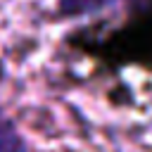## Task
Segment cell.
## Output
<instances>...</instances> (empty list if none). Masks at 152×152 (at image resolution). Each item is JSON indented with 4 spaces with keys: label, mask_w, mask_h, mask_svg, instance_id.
<instances>
[{
    "label": "cell",
    "mask_w": 152,
    "mask_h": 152,
    "mask_svg": "<svg viewBox=\"0 0 152 152\" xmlns=\"http://www.w3.org/2000/svg\"><path fill=\"white\" fill-rule=\"evenodd\" d=\"M109 2H114V0H62V10L66 14H83V12L100 10Z\"/></svg>",
    "instance_id": "obj_2"
},
{
    "label": "cell",
    "mask_w": 152,
    "mask_h": 152,
    "mask_svg": "<svg viewBox=\"0 0 152 152\" xmlns=\"http://www.w3.org/2000/svg\"><path fill=\"white\" fill-rule=\"evenodd\" d=\"M0 152H26L21 135L0 109Z\"/></svg>",
    "instance_id": "obj_1"
}]
</instances>
